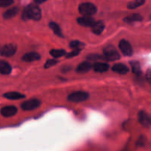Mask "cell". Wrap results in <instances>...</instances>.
Here are the masks:
<instances>
[{
	"label": "cell",
	"instance_id": "f546056e",
	"mask_svg": "<svg viewBox=\"0 0 151 151\" xmlns=\"http://www.w3.org/2000/svg\"><path fill=\"white\" fill-rule=\"evenodd\" d=\"M47 0H34V1H35L36 4H41V3L44 2V1H46Z\"/></svg>",
	"mask_w": 151,
	"mask_h": 151
},
{
	"label": "cell",
	"instance_id": "e0dca14e",
	"mask_svg": "<svg viewBox=\"0 0 151 151\" xmlns=\"http://www.w3.org/2000/svg\"><path fill=\"white\" fill-rule=\"evenodd\" d=\"M93 69L95 72H105L109 69V65L106 63H95L93 65Z\"/></svg>",
	"mask_w": 151,
	"mask_h": 151
},
{
	"label": "cell",
	"instance_id": "9a60e30c",
	"mask_svg": "<svg viewBox=\"0 0 151 151\" xmlns=\"http://www.w3.org/2000/svg\"><path fill=\"white\" fill-rule=\"evenodd\" d=\"M91 63L87 61H84L78 65L76 69V72L78 73H86V72H89L91 69Z\"/></svg>",
	"mask_w": 151,
	"mask_h": 151
},
{
	"label": "cell",
	"instance_id": "6da1fadb",
	"mask_svg": "<svg viewBox=\"0 0 151 151\" xmlns=\"http://www.w3.org/2000/svg\"><path fill=\"white\" fill-rule=\"evenodd\" d=\"M22 18L24 19H33L38 21L41 18V11L37 4H30L25 9Z\"/></svg>",
	"mask_w": 151,
	"mask_h": 151
},
{
	"label": "cell",
	"instance_id": "4316f807",
	"mask_svg": "<svg viewBox=\"0 0 151 151\" xmlns=\"http://www.w3.org/2000/svg\"><path fill=\"white\" fill-rule=\"evenodd\" d=\"M57 63H58V61L56 60H52V59L51 60H48L47 62H46L45 65H44V67H45L46 69L52 67V66H55V65H56Z\"/></svg>",
	"mask_w": 151,
	"mask_h": 151
},
{
	"label": "cell",
	"instance_id": "5bb4252c",
	"mask_svg": "<svg viewBox=\"0 0 151 151\" xmlns=\"http://www.w3.org/2000/svg\"><path fill=\"white\" fill-rule=\"evenodd\" d=\"M104 29H105V24L102 21L95 22L94 24L92 26V31L93 33L96 34V35H100L103 32Z\"/></svg>",
	"mask_w": 151,
	"mask_h": 151
},
{
	"label": "cell",
	"instance_id": "ffe728a7",
	"mask_svg": "<svg viewBox=\"0 0 151 151\" xmlns=\"http://www.w3.org/2000/svg\"><path fill=\"white\" fill-rule=\"evenodd\" d=\"M130 66H131L132 71L136 75H139L142 74V69L141 66L138 61H130Z\"/></svg>",
	"mask_w": 151,
	"mask_h": 151
},
{
	"label": "cell",
	"instance_id": "ac0fdd59",
	"mask_svg": "<svg viewBox=\"0 0 151 151\" xmlns=\"http://www.w3.org/2000/svg\"><path fill=\"white\" fill-rule=\"evenodd\" d=\"M4 97L8 100H20V99L24 98L25 95L19 92L12 91V92H7L4 94Z\"/></svg>",
	"mask_w": 151,
	"mask_h": 151
},
{
	"label": "cell",
	"instance_id": "ba28073f",
	"mask_svg": "<svg viewBox=\"0 0 151 151\" xmlns=\"http://www.w3.org/2000/svg\"><path fill=\"white\" fill-rule=\"evenodd\" d=\"M139 121L144 126H151V116L144 111L139 113Z\"/></svg>",
	"mask_w": 151,
	"mask_h": 151
},
{
	"label": "cell",
	"instance_id": "3957f363",
	"mask_svg": "<svg viewBox=\"0 0 151 151\" xmlns=\"http://www.w3.org/2000/svg\"><path fill=\"white\" fill-rule=\"evenodd\" d=\"M104 55L105 59L108 60H116L120 58V55L116 49L112 45L107 46L104 49Z\"/></svg>",
	"mask_w": 151,
	"mask_h": 151
},
{
	"label": "cell",
	"instance_id": "44dd1931",
	"mask_svg": "<svg viewBox=\"0 0 151 151\" xmlns=\"http://www.w3.org/2000/svg\"><path fill=\"white\" fill-rule=\"evenodd\" d=\"M49 25H50V29L54 32V33L56 34V35H57L59 37H63V35H62V30H61L60 27H59L57 24L52 22H50Z\"/></svg>",
	"mask_w": 151,
	"mask_h": 151
},
{
	"label": "cell",
	"instance_id": "603a6c76",
	"mask_svg": "<svg viewBox=\"0 0 151 151\" xmlns=\"http://www.w3.org/2000/svg\"><path fill=\"white\" fill-rule=\"evenodd\" d=\"M50 54L54 58H61L66 54V52L65 50H51Z\"/></svg>",
	"mask_w": 151,
	"mask_h": 151
},
{
	"label": "cell",
	"instance_id": "9c48e42d",
	"mask_svg": "<svg viewBox=\"0 0 151 151\" xmlns=\"http://www.w3.org/2000/svg\"><path fill=\"white\" fill-rule=\"evenodd\" d=\"M17 113V109L15 106H5L1 109V114L4 117H10L14 116Z\"/></svg>",
	"mask_w": 151,
	"mask_h": 151
},
{
	"label": "cell",
	"instance_id": "4fadbf2b",
	"mask_svg": "<svg viewBox=\"0 0 151 151\" xmlns=\"http://www.w3.org/2000/svg\"><path fill=\"white\" fill-rule=\"evenodd\" d=\"M112 69L113 72L121 74V75H125V74H127L129 72L128 67L124 64H121V63H118V64L114 65L112 67Z\"/></svg>",
	"mask_w": 151,
	"mask_h": 151
},
{
	"label": "cell",
	"instance_id": "8992f818",
	"mask_svg": "<svg viewBox=\"0 0 151 151\" xmlns=\"http://www.w3.org/2000/svg\"><path fill=\"white\" fill-rule=\"evenodd\" d=\"M40 104H41V102L37 99H30V100L24 102L21 106V108L24 111H32L39 107Z\"/></svg>",
	"mask_w": 151,
	"mask_h": 151
},
{
	"label": "cell",
	"instance_id": "d6986e66",
	"mask_svg": "<svg viewBox=\"0 0 151 151\" xmlns=\"http://www.w3.org/2000/svg\"><path fill=\"white\" fill-rule=\"evenodd\" d=\"M142 20V16L141 15L137 14V13H134V14H131L127 16L124 19V22L127 23H133V22H140Z\"/></svg>",
	"mask_w": 151,
	"mask_h": 151
},
{
	"label": "cell",
	"instance_id": "484cf974",
	"mask_svg": "<svg viewBox=\"0 0 151 151\" xmlns=\"http://www.w3.org/2000/svg\"><path fill=\"white\" fill-rule=\"evenodd\" d=\"M80 52H81V50H80V49H74L71 52L68 53V54L67 55V58H69L75 57V56L78 55L79 54Z\"/></svg>",
	"mask_w": 151,
	"mask_h": 151
},
{
	"label": "cell",
	"instance_id": "cb8c5ba5",
	"mask_svg": "<svg viewBox=\"0 0 151 151\" xmlns=\"http://www.w3.org/2000/svg\"><path fill=\"white\" fill-rule=\"evenodd\" d=\"M84 46V44L83 43L80 42L78 41H73L72 42H70V47L73 49H80L81 50Z\"/></svg>",
	"mask_w": 151,
	"mask_h": 151
},
{
	"label": "cell",
	"instance_id": "f1b7e54d",
	"mask_svg": "<svg viewBox=\"0 0 151 151\" xmlns=\"http://www.w3.org/2000/svg\"><path fill=\"white\" fill-rule=\"evenodd\" d=\"M146 79L149 83H151V68L146 72Z\"/></svg>",
	"mask_w": 151,
	"mask_h": 151
},
{
	"label": "cell",
	"instance_id": "2e32d148",
	"mask_svg": "<svg viewBox=\"0 0 151 151\" xmlns=\"http://www.w3.org/2000/svg\"><path fill=\"white\" fill-rule=\"evenodd\" d=\"M19 11V7H12V8L9 9V10H6V11L4 12V14H3V17H4V19H12V18L15 17V16L18 14Z\"/></svg>",
	"mask_w": 151,
	"mask_h": 151
},
{
	"label": "cell",
	"instance_id": "8fae6325",
	"mask_svg": "<svg viewBox=\"0 0 151 151\" xmlns=\"http://www.w3.org/2000/svg\"><path fill=\"white\" fill-rule=\"evenodd\" d=\"M41 58V56L38 53L35 52H31L26 53L25 55L22 57V60L25 62H32L35 60H38Z\"/></svg>",
	"mask_w": 151,
	"mask_h": 151
},
{
	"label": "cell",
	"instance_id": "d4e9b609",
	"mask_svg": "<svg viewBox=\"0 0 151 151\" xmlns=\"http://www.w3.org/2000/svg\"><path fill=\"white\" fill-rule=\"evenodd\" d=\"M14 0H0V7H7L11 5Z\"/></svg>",
	"mask_w": 151,
	"mask_h": 151
},
{
	"label": "cell",
	"instance_id": "52a82bcc",
	"mask_svg": "<svg viewBox=\"0 0 151 151\" xmlns=\"http://www.w3.org/2000/svg\"><path fill=\"white\" fill-rule=\"evenodd\" d=\"M118 47H119V49L121 51V52H122L124 55L130 56L133 54V49H132L131 45H130V43L127 41H126V40H121L119 42Z\"/></svg>",
	"mask_w": 151,
	"mask_h": 151
},
{
	"label": "cell",
	"instance_id": "277c9868",
	"mask_svg": "<svg viewBox=\"0 0 151 151\" xmlns=\"http://www.w3.org/2000/svg\"><path fill=\"white\" fill-rule=\"evenodd\" d=\"M89 97L88 93L84 91H76L72 93L68 97V100L73 103H79L87 100Z\"/></svg>",
	"mask_w": 151,
	"mask_h": 151
},
{
	"label": "cell",
	"instance_id": "30bf717a",
	"mask_svg": "<svg viewBox=\"0 0 151 151\" xmlns=\"http://www.w3.org/2000/svg\"><path fill=\"white\" fill-rule=\"evenodd\" d=\"M77 22L80 25L83 27H92L95 23V20L93 18L90 17V16H84L77 19Z\"/></svg>",
	"mask_w": 151,
	"mask_h": 151
},
{
	"label": "cell",
	"instance_id": "7402d4cb",
	"mask_svg": "<svg viewBox=\"0 0 151 151\" xmlns=\"http://www.w3.org/2000/svg\"><path fill=\"white\" fill-rule=\"evenodd\" d=\"M145 2V0H134L133 1H130L127 4V7L129 9H135L137 8V7H140L142 4H144V3Z\"/></svg>",
	"mask_w": 151,
	"mask_h": 151
},
{
	"label": "cell",
	"instance_id": "5b68a950",
	"mask_svg": "<svg viewBox=\"0 0 151 151\" xmlns=\"http://www.w3.org/2000/svg\"><path fill=\"white\" fill-rule=\"evenodd\" d=\"M17 47L14 44H7L0 49V55L4 57H11L16 53Z\"/></svg>",
	"mask_w": 151,
	"mask_h": 151
},
{
	"label": "cell",
	"instance_id": "7c38bea8",
	"mask_svg": "<svg viewBox=\"0 0 151 151\" xmlns=\"http://www.w3.org/2000/svg\"><path fill=\"white\" fill-rule=\"evenodd\" d=\"M11 66L4 60H0V74L1 75H9L11 72Z\"/></svg>",
	"mask_w": 151,
	"mask_h": 151
},
{
	"label": "cell",
	"instance_id": "7a4b0ae2",
	"mask_svg": "<svg viewBox=\"0 0 151 151\" xmlns=\"http://www.w3.org/2000/svg\"><path fill=\"white\" fill-rule=\"evenodd\" d=\"M78 11L83 16H92L97 11V8L93 4L90 2L82 3L78 7Z\"/></svg>",
	"mask_w": 151,
	"mask_h": 151
},
{
	"label": "cell",
	"instance_id": "83f0119b",
	"mask_svg": "<svg viewBox=\"0 0 151 151\" xmlns=\"http://www.w3.org/2000/svg\"><path fill=\"white\" fill-rule=\"evenodd\" d=\"M87 58L90 60H96V59H99V60H102V59H105V58H102V56L99 55H90L87 56Z\"/></svg>",
	"mask_w": 151,
	"mask_h": 151
}]
</instances>
